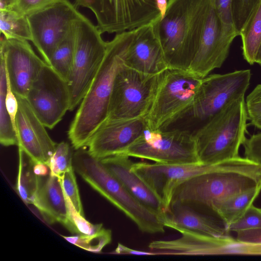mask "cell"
I'll list each match as a JSON object with an SVG mask.
<instances>
[{
	"instance_id": "6da1fadb",
	"label": "cell",
	"mask_w": 261,
	"mask_h": 261,
	"mask_svg": "<svg viewBox=\"0 0 261 261\" xmlns=\"http://www.w3.org/2000/svg\"><path fill=\"white\" fill-rule=\"evenodd\" d=\"M261 187V164L238 156L212 164L210 169L180 184L171 203L187 204L215 217L220 204L227 198Z\"/></svg>"
},
{
	"instance_id": "7a4b0ae2",
	"label": "cell",
	"mask_w": 261,
	"mask_h": 261,
	"mask_svg": "<svg viewBox=\"0 0 261 261\" xmlns=\"http://www.w3.org/2000/svg\"><path fill=\"white\" fill-rule=\"evenodd\" d=\"M136 31L135 29L117 33L107 42L103 60L68 131V137L75 150L87 147L96 131L107 120L115 79L125 65L126 54Z\"/></svg>"
},
{
	"instance_id": "3957f363",
	"label": "cell",
	"mask_w": 261,
	"mask_h": 261,
	"mask_svg": "<svg viewBox=\"0 0 261 261\" xmlns=\"http://www.w3.org/2000/svg\"><path fill=\"white\" fill-rule=\"evenodd\" d=\"M212 0H169L153 22L170 69L188 70L197 51Z\"/></svg>"
},
{
	"instance_id": "277c9868",
	"label": "cell",
	"mask_w": 261,
	"mask_h": 261,
	"mask_svg": "<svg viewBox=\"0 0 261 261\" xmlns=\"http://www.w3.org/2000/svg\"><path fill=\"white\" fill-rule=\"evenodd\" d=\"M247 113L244 97L229 103L194 133L201 164L237 157L246 139Z\"/></svg>"
},
{
	"instance_id": "5b68a950",
	"label": "cell",
	"mask_w": 261,
	"mask_h": 261,
	"mask_svg": "<svg viewBox=\"0 0 261 261\" xmlns=\"http://www.w3.org/2000/svg\"><path fill=\"white\" fill-rule=\"evenodd\" d=\"M202 79L185 70L169 68L161 73L144 117L146 127L167 129L185 119L194 102Z\"/></svg>"
},
{
	"instance_id": "8992f818",
	"label": "cell",
	"mask_w": 261,
	"mask_h": 261,
	"mask_svg": "<svg viewBox=\"0 0 261 261\" xmlns=\"http://www.w3.org/2000/svg\"><path fill=\"white\" fill-rule=\"evenodd\" d=\"M75 51L68 80L70 92L69 111L81 103L105 57L107 42L101 33L81 13L73 25Z\"/></svg>"
},
{
	"instance_id": "52a82bcc",
	"label": "cell",
	"mask_w": 261,
	"mask_h": 261,
	"mask_svg": "<svg viewBox=\"0 0 261 261\" xmlns=\"http://www.w3.org/2000/svg\"><path fill=\"white\" fill-rule=\"evenodd\" d=\"M164 164L200 163L194 133L174 129H144L141 135L121 153Z\"/></svg>"
},
{
	"instance_id": "ba28073f",
	"label": "cell",
	"mask_w": 261,
	"mask_h": 261,
	"mask_svg": "<svg viewBox=\"0 0 261 261\" xmlns=\"http://www.w3.org/2000/svg\"><path fill=\"white\" fill-rule=\"evenodd\" d=\"M77 8L90 9L101 33H119L161 18L157 0H75Z\"/></svg>"
},
{
	"instance_id": "9c48e42d",
	"label": "cell",
	"mask_w": 261,
	"mask_h": 261,
	"mask_svg": "<svg viewBox=\"0 0 261 261\" xmlns=\"http://www.w3.org/2000/svg\"><path fill=\"white\" fill-rule=\"evenodd\" d=\"M86 180L94 190L131 220L143 232L164 233L165 225L160 216L133 196L103 164L88 172Z\"/></svg>"
},
{
	"instance_id": "30bf717a",
	"label": "cell",
	"mask_w": 261,
	"mask_h": 261,
	"mask_svg": "<svg viewBox=\"0 0 261 261\" xmlns=\"http://www.w3.org/2000/svg\"><path fill=\"white\" fill-rule=\"evenodd\" d=\"M160 74H146L124 65L115 79L107 119L144 117L148 111Z\"/></svg>"
},
{
	"instance_id": "8fae6325",
	"label": "cell",
	"mask_w": 261,
	"mask_h": 261,
	"mask_svg": "<svg viewBox=\"0 0 261 261\" xmlns=\"http://www.w3.org/2000/svg\"><path fill=\"white\" fill-rule=\"evenodd\" d=\"M250 78L249 69L208 74L202 78L194 102L185 118L202 125L232 101L244 97Z\"/></svg>"
},
{
	"instance_id": "7c38bea8",
	"label": "cell",
	"mask_w": 261,
	"mask_h": 261,
	"mask_svg": "<svg viewBox=\"0 0 261 261\" xmlns=\"http://www.w3.org/2000/svg\"><path fill=\"white\" fill-rule=\"evenodd\" d=\"M80 14L73 4L64 0L27 16L31 41L47 64L56 48L70 32Z\"/></svg>"
},
{
	"instance_id": "4fadbf2b",
	"label": "cell",
	"mask_w": 261,
	"mask_h": 261,
	"mask_svg": "<svg viewBox=\"0 0 261 261\" xmlns=\"http://www.w3.org/2000/svg\"><path fill=\"white\" fill-rule=\"evenodd\" d=\"M25 98L42 123L51 129L69 111L70 96L68 82L46 63Z\"/></svg>"
},
{
	"instance_id": "5bb4252c",
	"label": "cell",
	"mask_w": 261,
	"mask_h": 261,
	"mask_svg": "<svg viewBox=\"0 0 261 261\" xmlns=\"http://www.w3.org/2000/svg\"><path fill=\"white\" fill-rule=\"evenodd\" d=\"M180 237L171 240L153 241L149 243L150 251L157 255H213L245 254L246 244L226 235L215 237L185 229L178 228Z\"/></svg>"
},
{
	"instance_id": "9a60e30c",
	"label": "cell",
	"mask_w": 261,
	"mask_h": 261,
	"mask_svg": "<svg viewBox=\"0 0 261 261\" xmlns=\"http://www.w3.org/2000/svg\"><path fill=\"white\" fill-rule=\"evenodd\" d=\"M0 54L12 90L17 97L26 98L33 82L46 63L35 53L28 40L1 37Z\"/></svg>"
},
{
	"instance_id": "2e32d148",
	"label": "cell",
	"mask_w": 261,
	"mask_h": 261,
	"mask_svg": "<svg viewBox=\"0 0 261 261\" xmlns=\"http://www.w3.org/2000/svg\"><path fill=\"white\" fill-rule=\"evenodd\" d=\"M234 39L223 34L215 0H212L197 51L188 70L203 78L214 69L220 68Z\"/></svg>"
},
{
	"instance_id": "e0dca14e",
	"label": "cell",
	"mask_w": 261,
	"mask_h": 261,
	"mask_svg": "<svg viewBox=\"0 0 261 261\" xmlns=\"http://www.w3.org/2000/svg\"><path fill=\"white\" fill-rule=\"evenodd\" d=\"M16 97L18 110L15 119V131L18 147L35 163L48 166L57 143L50 137L46 127L35 114L26 98Z\"/></svg>"
},
{
	"instance_id": "ac0fdd59",
	"label": "cell",
	"mask_w": 261,
	"mask_h": 261,
	"mask_svg": "<svg viewBox=\"0 0 261 261\" xmlns=\"http://www.w3.org/2000/svg\"><path fill=\"white\" fill-rule=\"evenodd\" d=\"M146 127L144 117L107 119L90 139L88 151L98 160L120 154L141 135Z\"/></svg>"
},
{
	"instance_id": "d6986e66",
	"label": "cell",
	"mask_w": 261,
	"mask_h": 261,
	"mask_svg": "<svg viewBox=\"0 0 261 261\" xmlns=\"http://www.w3.org/2000/svg\"><path fill=\"white\" fill-rule=\"evenodd\" d=\"M124 64L149 75H158L169 68L153 22L137 28L127 51Z\"/></svg>"
},
{
	"instance_id": "ffe728a7",
	"label": "cell",
	"mask_w": 261,
	"mask_h": 261,
	"mask_svg": "<svg viewBox=\"0 0 261 261\" xmlns=\"http://www.w3.org/2000/svg\"><path fill=\"white\" fill-rule=\"evenodd\" d=\"M130 158L125 154H118L100 160L133 196L163 220L167 214L166 211L154 192L132 170L134 162Z\"/></svg>"
},
{
	"instance_id": "44dd1931",
	"label": "cell",
	"mask_w": 261,
	"mask_h": 261,
	"mask_svg": "<svg viewBox=\"0 0 261 261\" xmlns=\"http://www.w3.org/2000/svg\"><path fill=\"white\" fill-rule=\"evenodd\" d=\"M32 204L48 223L67 225L68 209L61 177L50 174L41 176Z\"/></svg>"
},
{
	"instance_id": "7402d4cb",
	"label": "cell",
	"mask_w": 261,
	"mask_h": 261,
	"mask_svg": "<svg viewBox=\"0 0 261 261\" xmlns=\"http://www.w3.org/2000/svg\"><path fill=\"white\" fill-rule=\"evenodd\" d=\"M217 218L202 213L183 203H171L163 219L165 227L185 229L215 237L227 235L223 223Z\"/></svg>"
},
{
	"instance_id": "603a6c76",
	"label": "cell",
	"mask_w": 261,
	"mask_h": 261,
	"mask_svg": "<svg viewBox=\"0 0 261 261\" xmlns=\"http://www.w3.org/2000/svg\"><path fill=\"white\" fill-rule=\"evenodd\" d=\"M260 192L261 187H257L227 198L218 206L215 217L223 223L225 228L228 227L243 216Z\"/></svg>"
},
{
	"instance_id": "cb8c5ba5",
	"label": "cell",
	"mask_w": 261,
	"mask_h": 261,
	"mask_svg": "<svg viewBox=\"0 0 261 261\" xmlns=\"http://www.w3.org/2000/svg\"><path fill=\"white\" fill-rule=\"evenodd\" d=\"M18 170L15 189L16 192L26 204H32L39 187L41 177L34 171L35 163L18 147Z\"/></svg>"
},
{
	"instance_id": "d4e9b609",
	"label": "cell",
	"mask_w": 261,
	"mask_h": 261,
	"mask_svg": "<svg viewBox=\"0 0 261 261\" xmlns=\"http://www.w3.org/2000/svg\"><path fill=\"white\" fill-rule=\"evenodd\" d=\"M239 36L242 38L244 58L253 65L261 45V3L250 16Z\"/></svg>"
},
{
	"instance_id": "484cf974",
	"label": "cell",
	"mask_w": 261,
	"mask_h": 261,
	"mask_svg": "<svg viewBox=\"0 0 261 261\" xmlns=\"http://www.w3.org/2000/svg\"><path fill=\"white\" fill-rule=\"evenodd\" d=\"M0 57V142L5 146H18L16 131L6 106L7 78L4 58L1 54Z\"/></svg>"
},
{
	"instance_id": "4316f807",
	"label": "cell",
	"mask_w": 261,
	"mask_h": 261,
	"mask_svg": "<svg viewBox=\"0 0 261 261\" xmlns=\"http://www.w3.org/2000/svg\"><path fill=\"white\" fill-rule=\"evenodd\" d=\"M0 31L6 39L32 41L27 16L11 9L0 11Z\"/></svg>"
},
{
	"instance_id": "83f0119b",
	"label": "cell",
	"mask_w": 261,
	"mask_h": 261,
	"mask_svg": "<svg viewBox=\"0 0 261 261\" xmlns=\"http://www.w3.org/2000/svg\"><path fill=\"white\" fill-rule=\"evenodd\" d=\"M74 51L75 40L73 25L67 36L56 48L49 64L58 74L67 82L72 66Z\"/></svg>"
},
{
	"instance_id": "f1b7e54d",
	"label": "cell",
	"mask_w": 261,
	"mask_h": 261,
	"mask_svg": "<svg viewBox=\"0 0 261 261\" xmlns=\"http://www.w3.org/2000/svg\"><path fill=\"white\" fill-rule=\"evenodd\" d=\"M62 237L68 242L83 249L92 252H100L111 243L112 232L111 230L103 227L99 232L93 234Z\"/></svg>"
},
{
	"instance_id": "f546056e",
	"label": "cell",
	"mask_w": 261,
	"mask_h": 261,
	"mask_svg": "<svg viewBox=\"0 0 261 261\" xmlns=\"http://www.w3.org/2000/svg\"><path fill=\"white\" fill-rule=\"evenodd\" d=\"M65 195L68 209V222L65 227L71 233L90 235L99 232L103 228L101 223L94 224L87 220L85 216L81 215L76 210L65 193Z\"/></svg>"
},
{
	"instance_id": "4dcf8cb0",
	"label": "cell",
	"mask_w": 261,
	"mask_h": 261,
	"mask_svg": "<svg viewBox=\"0 0 261 261\" xmlns=\"http://www.w3.org/2000/svg\"><path fill=\"white\" fill-rule=\"evenodd\" d=\"M73 154L67 142L57 143L48 163L49 174L61 177L65 172L73 168Z\"/></svg>"
},
{
	"instance_id": "1f68e13d",
	"label": "cell",
	"mask_w": 261,
	"mask_h": 261,
	"mask_svg": "<svg viewBox=\"0 0 261 261\" xmlns=\"http://www.w3.org/2000/svg\"><path fill=\"white\" fill-rule=\"evenodd\" d=\"M261 0H231L232 18L235 29L240 33Z\"/></svg>"
},
{
	"instance_id": "d6a6232c",
	"label": "cell",
	"mask_w": 261,
	"mask_h": 261,
	"mask_svg": "<svg viewBox=\"0 0 261 261\" xmlns=\"http://www.w3.org/2000/svg\"><path fill=\"white\" fill-rule=\"evenodd\" d=\"M261 228V208L251 205L237 221L226 227L227 232Z\"/></svg>"
},
{
	"instance_id": "836d02e7",
	"label": "cell",
	"mask_w": 261,
	"mask_h": 261,
	"mask_svg": "<svg viewBox=\"0 0 261 261\" xmlns=\"http://www.w3.org/2000/svg\"><path fill=\"white\" fill-rule=\"evenodd\" d=\"M215 4L223 34L235 38L239 35L234 26L231 0H215Z\"/></svg>"
},
{
	"instance_id": "e575fe53",
	"label": "cell",
	"mask_w": 261,
	"mask_h": 261,
	"mask_svg": "<svg viewBox=\"0 0 261 261\" xmlns=\"http://www.w3.org/2000/svg\"><path fill=\"white\" fill-rule=\"evenodd\" d=\"M74 171L72 168L62 175L61 177L62 186L66 195L69 197L76 210L84 216Z\"/></svg>"
},
{
	"instance_id": "d590c367",
	"label": "cell",
	"mask_w": 261,
	"mask_h": 261,
	"mask_svg": "<svg viewBox=\"0 0 261 261\" xmlns=\"http://www.w3.org/2000/svg\"><path fill=\"white\" fill-rule=\"evenodd\" d=\"M245 105L248 119L261 129V84L257 85L247 96Z\"/></svg>"
},
{
	"instance_id": "8d00e7d4",
	"label": "cell",
	"mask_w": 261,
	"mask_h": 261,
	"mask_svg": "<svg viewBox=\"0 0 261 261\" xmlns=\"http://www.w3.org/2000/svg\"><path fill=\"white\" fill-rule=\"evenodd\" d=\"M62 1L64 0H15L8 9L27 16Z\"/></svg>"
},
{
	"instance_id": "74e56055",
	"label": "cell",
	"mask_w": 261,
	"mask_h": 261,
	"mask_svg": "<svg viewBox=\"0 0 261 261\" xmlns=\"http://www.w3.org/2000/svg\"><path fill=\"white\" fill-rule=\"evenodd\" d=\"M243 145L245 157L261 164V133L246 138Z\"/></svg>"
},
{
	"instance_id": "f35d334b",
	"label": "cell",
	"mask_w": 261,
	"mask_h": 261,
	"mask_svg": "<svg viewBox=\"0 0 261 261\" xmlns=\"http://www.w3.org/2000/svg\"><path fill=\"white\" fill-rule=\"evenodd\" d=\"M236 240L243 243L261 245V228L237 231Z\"/></svg>"
},
{
	"instance_id": "ab89813d",
	"label": "cell",
	"mask_w": 261,
	"mask_h": 261,
	"mask_svg": "<svg viewBox=\"0 0 261 261\" xmlns=\"http://www.w3.org/2000/svg\"><path fill=\"white\" fill-rule=\"evenodd\" d=\"M7 87L5 98L6 106L15 129V119L18 110V101L16 95L12 90L7 74Z\"/></svg>"
},
{
	"instance_id": "60d3db41",
	"label": "cell",
	"mask_w": 261,
	"mask_h": 261,
	"mask_svg": "<svg viewBox=\"0 0 261 261\" xmlns=\"http://www.w3.org/2000/svg\"><path fill=\"white\" fill-rule=\"evenodd\" d=\"M111 253L116 254H133L139 255H157L152 251H143L134 250L127 247L121 243H118L117 247Z\"/></svg>"
},
{
	"instance_id": "b9f144b4",
	"label": "cell",
	"mask_w": 261,
	"mask_h": 261,
	"mask_svg": "<svg viewBox=\"0 0 261 261\" xmlns=\"http://www.w3.org/2000/svg\"><path fill=\"white\" fill-rule=\"evenodd\" d=\"M49 167L45 164L41 163H35L34 171L36 174L39 176H45L47 175Z\"/></svg>"
},
{
	"instance_id": "7bdbcfd3",
	"label": "cell",
	"mask_w": 261,
	"mask_h": 261,
	"mask_svg": "<svg viewBox=\"0 0 261 261\" xmlns=\"http://www.w3.org/2000/svg\"><path fill=\"white\" fill-rule=\"evenodd\" d=\"M255 63L258 64L261 66V45L256 55Z\"/></svg>"
}]
</instances>
